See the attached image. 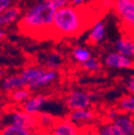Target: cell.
I'll return each instance as SVG.
<instances>
[{"mask_svg": "<svg viewBox=\"0 0 134 135\" xmlns=\"http://www.w3.org/2000/svg\"><path fill=\"white\" fill-rule=\"evenodd\" d=\"M12 0H0V14L11 8Z\"/></svg>", "mask_w": 134, "mask_h": 135, "instance_id": "26", "label": "cell"}, {"mask_svg": "<svg viewBox=\"0 0 134 135\" xmlns=\"http://www.w3.org/2000/svg\"><path fill=\"white\" fill-rule=\"evenodd\" d=\"M99 135H122L121 132L117 129L111 121H103L94 126Z\"/></svg>", "mask_w": 134, "mask_h": 135, "instance_id": "19", "label": "cell"}, {"mask_svg": "<svg viewBox=\"0 0 134 135\" xmlns=\"http://www.w3.org/2000/svg\"><path fill=\"white\" fill-rule=\"evenodd\" d=\"M127 88L131 94H134V76H131V78L129 79L127 84Z\"/></svg>", "mask_w": 134, "mask_h": 135, "instance_id": "28", "label": "cell"}, {"mask_svg": "<svg viewBox=\"0 0 134 135\" xmlns=\"http://www.w3.org/2000/svg\"><path fill=\"white\" fill-rule=\"evenodd\" d=\"M26 86H27L26 81L24 80L22 75L15 74V75H11L3 79L2 84H1V89L6 92H13L14 90L25 88Z\"/></svg>", "mask_w": 134, "mask_h": 135, "instance_id": "12", "label": "cell"}, {"mask_svg": "<svg viewBox=\"0 0 134 135\" xmlns=\"http://www.w3.org/2000/svg\"><path fill=\"white\" fill-rule=\"evenodd\" d=\"M49 135H80V128L75 126L69 118L57 119L49 130Z\"/></svg>", "mask_w": 134, "mask_h": 135, "instance_id": "6", "label": "cell"}, {"mask_svg": "<svg viewBox=\"0 0 134 135\" xmlns=\"http://www.w3.org/2000/svg\"><path fill=\"white\" fill-rule=\"evenodd\" d=\"M114 11L127 36L134 38V3L131 0H115Z\"/></svg>", "mask_w": 134, "mask_h": 135, "instance_id": "3", "label": "cell"}, {"mask_svg": "<svg viewBox=\"0 0 134 135\" xmlns=\"http://www.w3.org/2000/svg\"><path fill=\"white\" fill-rule=\"evenodd\" d=\"M21 8L18 7H11L7 11L0 14V27H4L9 24H12L21 16Z\"/></svg>", "mask_w": 134, "mask_h": 135, "instance_id": "14", "label": "cell"}, {"mask_svg": "<svg viewBox=\"0 0 134 135\" xmlns=\"http://www.w3.org/2000/svg\"><path fill=\"white\" fill-rule=\"evenodd\" d=\"M10 98L13 102L16 103H21V102H26V101L31 98L30 97V90L28 88H21L17 90H14L13 92H11Z\"/></svg>", "mask_w": 134, "mask_h": 135, "instance_id": "21", "label": "cell"}, {"mask_svg": "<svg viewBox=\"0 0 134 135\" xmlns=\"http://www.w3.org/2000/svg\"><path fill=\"white\" fill-rule=\"evenodd\" d=\"M4 36H6V32L3 30H0V41L4 38Z\"/></svg>", "mask_w": 134, "mask_h": 135, "instance_id": "30", "label": "cell"}, {"mask_svg": "<svg viewBox=\"0 0 134 135\" xmlns=\"http://www.w3.org/2000/svg\"><path fill=\"white\" fill-rule=\"evenodd\" d=\"M94 18L85 7L66 6L57 10L52 25V37H76L85 30Z\"/></svg>", "mask_w": 134, "mask_h": 135, "instance_id": "2", "label": "cell"}, {"mask_svg": "<svg viewBox=\"0 0 134 135\" xmlns=\"http://www.w3.org/2000/svg\"><path fill=\"white\" fill-rule=\"evenodd\" d=\"M69 119L78 128L83 129L85 127L90 126L92 120L94 119V113L89 109H82V110H73L69 115Z\"/></svg>", "mask_w": 134, "mask_h": 135, "instance_id": "9", "label": "cell"}, {"mask_svg": "<svg viewBox=\"0 0 134 135\" xmlns=\"http://www.w3.org/2000/svg\"><path fill=\"white\" fill-rule=\"evenodd\" d=\"M38 123H39V127L43 128V129H46V130H51L52 127L55 124L56 122V118L49 113H45V112H41L38 116Z\"/></svg>", "mask_w": 134, "mask_h": 135, "instance_id": "20", "label": "cell"}, {"mask_svg": "<svg viewBox=\"0 0 134 135\" xmlns=\"http://www.w3.org/2000/svg\"><path fill=\"white\" fill-rule=\"evenodd\" d=\"M105 64L114 69H132L134 68V61L119 53H111L105 58Z\"/></svg>", "mask_w": 134, "mask_h": 135, "instance_id": "8", "label": "cell"}, {"mask_svg": "<svg viewBox=\"0 0 134 135\" xmlns=\"http://www.w3.org/2000/svg\"><path fill=\"white\" fill-rule=\"evenodd\" d=\"M48 101H49V99L46 95H42V94L31 97L26 101V102L23 103L22 109L31 116H38L41 113L42 107L48 102Z\"/></svg>", "mask_w": 134, "mask_h": 135, "instance_id": "7", "label": "cell"}, {"mask_svg": "<svg viewBox=\"0 0 134 135\" xmlns=\"http://www.w3.org/2000/svg\"><path fill=\"white\" fill-rule=\"evenodd\" d=\"M7 124H13V126H17L21 128H25L31 131H35L39 128V123H38V118L37 116H31L27 113H25L23 109H16L13 110L12 113H10L8 115L7 118Z\"/></svg>", "mask_w": 134, "mask_h": 135, "instance_id": "4", "label": "cell"}, {"mask_svg": "<svg viewBox=\"0 0 134 135\" xmlns=\"http://www.w3.org/2000/svg\"><path fill=\"white\" fill-rule=\"evenodd\" d=\"M118 108L122 114L134 115V94H128L120 99Z\"/></svg>", "mask_w": 134, "mask_h": 135, "instance_id": "18", "label": "cell"}, {"mask_svg": "<svg viewBox=\"0 0 134 135\" xmlns=\"http://www.w3.org/2000/svg\"><path fill=\"white\" fill-rule=\"evenodd\" d=\"M61 62H62V57L58 53H52L46 59V65L48 66L49 70H53V71L58 69Z\"/></svg>", "mask_w": 134, "mask_h": 135, "instance_id": "23", "label": "cell"}, {"mask_svg": "<svg viewBox=\"0 0 134 135\" xmlns=\"http://www.w3.org/2000/svg\"><path fill=\"white\" fill-rule=\"evenodd\" d=\"M104 37H105V26L103 22L98 21L92 25L88 41L92 44H95V43H99L100 41H102Z\"/></svg>", "mask_w": 134, "mask_h": 135, "instance_id": "15", "label": "cell"}, {"mask_svg": "<svg viewBox=\"0 0 134 135\" xmlns=\"http://www.w3.org/2000/svg\"><path fill=\"white\" fill-rule=\"evenodd\" d=\"M0 135H36V134L35 131L13 124H8L0 128Z\"/></svg>", "mask_w": 134, "mask_h": 135, "instance_id": "16", "label": "cell"}, {"mask_svg": "<svg viewBox=\"0 0 134 135\" xmlns=\"http://www.w3.org/2000/svg\"><path fill=\"white\" fill-rule=\"evenodd\" d=\"M115 0H101V7L102 9H109L112 6H114Z\"/></svg>", "mask_w": 134, "mask_h": 135, "instance_id": "27", "label": "cell"}, {"mask_svg": "<svg viewBox=\"0 0 134 135\" xmlns=\"http://www.w3.org/2000/svg\"><path fill=\"white\" fill-rule=\"evenodd\" d=\"M82 66L84 68L85 70L87 71H98L100 69V66H101V64H100V62L98 61V59L95 58H90L89 60H87L86 62H84L82 63Z\"/></svg>", "mask_w": 134, "mask_h": 135, "instance_id": "24", "label": "cell"}, {"mask_svg": "<svg viewBox=\"0 0 134 135\" xmlns=\"http://www.w3.org/2000/svg\"><path fill=\"white\" fill-rule=\"evenodd\" d=\"M116 50L117 53L125 55L129 58H134V38L130 36H123L116 42Z\"/></svg>", "mask_w": 134, "mask_h": 135, "instance_id": "11", "label": "cell"}, {"mask_svg": "<svg viewBox=\"0 0 134 135\" xmlns=\"http://www.w3.org/2000/svg\"><path fill=\"white\" fill-rule=\"evenodd\" d=\"M112 123L121 132L122 135H134V117L132 115L120 113Z\"/></svg>", "mask_w": 134, "mask_h": 135, "instance_id": "10", "label": "cell"}, {"mask_svg": "<svg viewBox=\"0 0 134 135\" xmlns=\"http://www.w3.org/2000/svg\"><path fill=\"white\" fill-rule=\"evenodd\" d=\"M131 1H132V2H133V3H134V0H131Z\"/></svg>", "mask_w": 134, "mask_h": 135, "instance_id": "32", "label": "cell"}, {"mask_svg": "<svg viewBox=\"0 0 134 135\" xmlns=\"http://www.w3.org/2000/svg\"><path fill=\"white\" fill-rule=\"evenodd\" d=\"M45 70L40 69V68H36V66H30V68H26L24 69L21 73L22 77L24 78V80L26 81V85L28 87L29 84H31L32 81H35L37 78H39Z\"/></svg>", "mask_w": 134, "mask_h": 135, "instance_id": "17", "label": "cell"}, {"mask_svg": "<svg viewBox=\"0 0 134 135\" xmlns=\"http://www.w3.org/2000/svg\"><path fill=\"white\" fill-rule=\"evenodd\" d=\"M85 2L86 0H70V3L75 7H83Z\"/></svg>", "mask_w": 134, "mask_h": 135, "instance_id": "29", "label": "cell"}, {"mask_svg": "<svg viewBox=\"0 0 134 135\" xmlns=\"http://www.w3.org/2000/svg\"><path fill=\"white\" fill-rule=\"evenodd\" d=\"M3 74H4V72H3L2 70H0V78H1V77L3 76Z\"/></svg>", "mask_w": 134, "mask_h": 135, "instance_id": "31", "label": "cell"}, {"mask_svg": "<svg viewBox=\"0 0 134 135\" xmlns=\"http://www.w3.org/2000/svg\"><path fill=\"white\" fill-rule=\"evenodd\" d=\"M64 104L71 112L89 109L91 105V95L85 91L74 90L65 98Z\"/></svg>", "mask_w": 134, "mask_h": 135, "instance_id": "5", "label": "cell"}, {"mask_svg": "<svg viewBox=\"0 0 134 135\" xmlns=\"http://www.w3.org/2000/svg\"><path fill=\"white\" fill-rule=\"evenodd\" d=\"M58 76V73L56 71H53V70H47V71H44V73L39 77L37 78L35 81H32L31 84L28 85V89L29 90H37V89H40L48 84H51L52 81H54Z\"/></svg>", "mask_w": 134, "mask_h": 135, "instance_id": "13", "label": "cell"}, {"mask_svg": "<svg viewBox=\"0 0 134 135\" xmlns=\"http://www.w3.org/2000/svg\"><path fill=\"white\" fill-rule=\"evenodd\" d=\"M57 10L52 0L38 1L23 15L18 23L20 30L33 38L52 37V25Z\"/></svg>", "mask_w": 134, "mask_h": 135, "instance_id": "1", "label": "cell"}, {"mask_svg": "<svg viewBox=\"0 0 134 135\" xmlns=\"http://www.w3.org/2000/svg\"><path fill=\"white\" fill-rule=\"evenodd\" d=\"M72 55H73L74 59L77 62H79L80 64L84 63V62H86L87 60H89L91 58L90 52L88 49L84 48V47H75L73 49V52H72Z\"/></svg>", "mask_w": 134, "mask_h": 135, "instance_id": "22", "label": "cell"}, {"mask_svg": "<svg viewBox=\"0 0 134 135\" xmlns=\"http://www.w3.org/2000/svg\"><path fill=\"white\" fill-rule=\"evenodd\" d=\"M80 135H99L94 126H88L80 129Z\"/></svg>", "mask_w": 134, "mask_h": 135, "instance_id": "25", "label": "cell"}]
</instances>
